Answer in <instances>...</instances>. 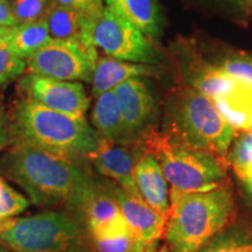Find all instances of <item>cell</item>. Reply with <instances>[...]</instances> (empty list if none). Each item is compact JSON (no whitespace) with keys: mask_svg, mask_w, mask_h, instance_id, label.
Returning <instances> with one entry per match:
<instances>
[{"mask_svg":"<svg viewBox=\"0 0 252 252\" xmlns=\"http://www.w3.org/2000/svg\"><path fill=\"white\" fill-rule=\"evenodd\" d=\"M0 171L20 186L35 206L82 216L96 185L81 161L26 145H13L0 160Z\"/></svg>","mask_w":252,"mask_h":252,"instance_id":"obj_1","label":"cell"},{"mask_svg":"<svg viewBox=\"0 0 252 252\" xmlns=\"http://www.w3.org/2000/svg\"><path fill=\"white\" fill-rule=\"evenodd\" d=\"M11 143L81 161L89 159L103 137L86 119L50 110L24 97L9 113Z\"/></svg>","mask_w":252,"mask_h":252,"instance_id":"obj_2","label":"cell"},{"mask_svg":"<svg viewBox=\"0 0 252 252\" xmlns=\"http://www.w3.org/2000/svg\"><path fill=\"white\" fill-rule=\"evenodd\" d=\"M234 208L226 186L201 193L171 188L165 236L171 252H196L225 228Z\"/></svg>","mask_w":252,"mask_h":252,"instance_id":"obj_3","label":"cell"},{"mask_svg":"<svg viewBox=\"0 0 252 252\" xmlns=\"http://www.w3.org/2000/svg\"><path fill=\"white\" fill-rule=\"evenodd\" d=\"M168 126L169 139L220 159L228 153L235 133L213 100L189 86L175 91Z\"/></svg>","mask_w":252,"mask_h":252,"instance_id":"obj_4","label":"cell"},{"mask_svg":"<svg viewBox=\"0 0 252 252\" xmlns=\"http://www.w3.org/2000/svg\"><path fill=\"white\" fill-rule=\"evenodd\" d=\"M89 235L84 217L65 209L0 223V243L13 252H63Z\"/></svg>","mask_w":252,"mask_h":252,"instance_id":"obj_5","label":"cell"},{"mask_svg":"<svg viewBox=\"0 0 252 252\" xmlns=\"http://www.w3.org/2000/svg\"><path fill=\"white\" fill-rule=\"evenodd\" d=\"M144 143L146 153L157 158L173 189L201 193L224 185L226 173L220 158L175 143L166 134L157 132L145 134Z\"/></svg>","mask_w":252,"mask_h":252,"instance_id":"obj_6","label":"cell"},{"mask_svg":"<svg viewBox=\"0 0 252 252\" xmlns=\"http://www.w3.org/2000/svg\"><path fill=\"white\" fill-rule=\"evenodd\" d=\"M86 18L88 42L108 56L143 64L156 65L161 61L162 55L156 43L113 9L104 6Z\"/></svg>","mask_w":252,"mask_h":252,"instance_id":"obj_7","label":"cell"},{"mask_svg":"<svg viewBox=\"0 0 252 252\" xmlns=\"http://www.w3.org/2000/svg\"><path fill=\"white\" fill-rule=\"evenodd\" d=\"M97 59L96 48H90L78 41L52 39L26 60V70L56 80L91 82Z\"/></svg>","mask_w":252,"mask_h":252,"instance_id":"obj_8","label":"cell"},{"mask_svg":"<svg viewBox=\"0 0 252 252\" xmlns=\"http://www.w3.org/2000/svg\"><path fill=\"white\" fill-rule=\"evenodd\" d=\"M20 89L27 98L70 117L86 119L90 98L78 82L28 74L20 82Z\"/></svg>","mask_w":252,"mask_h":252,"instance_id":"obj_9","label":"cell"},{"mask_svg":"<svg viewBox=\"0 0 252 252\" xmlns=\"http://www.w3.org/2000/svg\"><path fill=\"white\" fill-rule=\"evenodd\" d=\"M145 153L146 150L141 145L117 144L103 138L99 147L89 160L93 161L99 175L112 180L126 191L138 193L134 168Z\"/></svg>","mask_w":252,"mask_h":252,"instance_id":"obj_10","label":"cell"},{"mask_svg":"<svg viewBox=\"0 0 252 252\" xmlns=\"http://www.w3.org/2000/svg\"><path fill=\"white\" fill-rule=\"evenodd\" d=\"M112 184L96 180L94 189L83 210V217L93 239H105L128 231L124 216L112 195Z\"/></svg>","mask_w":252,"mask_h":252,"instance_id":"obj_11","label":"cell"},{"mask_svg":"<svg viewBox=\"0 0 252 252\" xmlns=\"http://www.w3.org/2000/svg\"><path fill=\"white\" fill-rule=\"evenodd\" d=\"M112 195L117 201L127 228L146 244L158 243L165 235L167 217L149 206L138 193H130L112 184Z\"/></svg>","mask_w":252,"mask_h":252,"instance_id":"obj_12","label":"cell"},{"mask_svg":"<svg viewBox=\"0 0 252 252\" xmlns=\"http://www.w3.org/2000/svg\"><path fill=\"white\" fill-rule=\"evenodd\" d=\"M113 90L126 131L134 141L149 126L153 115L156 102L152 94L141 78H130Z\"/></svg>","mask_w":252,"mask_h":252,"instance_id":"obj_13","label":"cell"},{"mask_svg":"<svg viewBox=\"0 0 252 252\" xmlns=\"http://www.w3.org/2000/svg\"><path fill=\"white\" fill-rule=\"evenodd\" d=\"M181 63L186 84L212 100L224 96L234 89L239 81L224 74L214 63L206 61L201 55L190 50L182 53Z\"/></svg>","mask_w":252,"mask_h":252,"instance_id":"obj_14","label":"cell"},{"mask_svg":"<svg viewBox=\"0 0 252 252\" xmlns=\"http://www.w3.org/2000/svg\"><path fill=\"white\" fill-rule=\"evenodd\" d=\"M159 72V68L154 64L122 61L111 56H98L90 82L93 84L91 93L94 98H97L99 94L115 89L130 78L158 76Z\"/></svg>","mask_w":252,"mask_h":252,"instance_id":"obj_15","label":"cell"},{"mask_svg":"<svg viewBox=\"0 0 252 252\" xmlns=\"http://www.w3.org/2000/svg\"><path fill=\"white\" fill-rule=\"evenodd\" d=\"M135 187L141 198L163 216L168 215V182L157 158L145 153L134 168Z\"/></svg>","mask_w":252,"mask_h":252,"instance_id":"obj_16","label":"cell"},{"mask_svg":"<svg viewBox=\"0 0 252 252\" xmlns=\"http://www.w3.org/2000/svg\"><path fill=\"white\" fill-rule=\"evenodd\" d=\"M106 7L127 19L153 43L161 35L162 18L157 0H104Z\"/></svg>","mask_w":252,"mask_h":252,"instance_id":"obj_17","label":"cell"},{"mask_svg":"<svg viewBox=\"0 0 252 252\" xmlns=\"http://www.w3.org/2000/svg\"><path fill=\"white\" fill-rule=\"evenodd\" d=\"M52 39L78 41L84 46H90L87 39V18L76 9L50 0L43 15ZM97 49V48H96Z\"/></svg>","mask_w":252,"mask_h":252,"instance_id":"obj_18","label":"cell"},{"mask_svg":"<svg viewBox=\"0 0 252 252\" xmlns=\"http://www.w3.org/2000/svg\"><path fill=\"white\" fill-rule=\"evenodd\" d=\"M91 121L94 130L104 139L117 144L133 143V139L126 131L113 89L105 91L97 97L91 113Z\"/></svg>","mask_w":252,"mask_h":252,"instance_id":"obj_19","label":"cell"},{"mask_svg":"<svg viewBox=\"0 0 252 252\" xmlns=\"http://www.w3.org/2000/svg\"><path fill=\"white\" fill-rule=\"evenodd\" d=\"M235 131L249 132L252 118V84L239 80L231 91L213 100Z\"/></svg>","mask_w":252,"mask_h":252,"instance_id":"obj_20","label":"cell"},{"mask_svg":"<svg viewBox=\"0 0 252 252\" xmlns=\"http://www.w3.org/2000/svg\"><path fill=\"white\" fill-rule=\"evenodd\" d=\"M50 40L52 37L49 35L48 27L42 18L34 23L19 25L8 43L12 52L18 58L26 61L32 55L43 48Z\"/></svg>","mask_w":252,"mask_h":252,"instance_id":"obj_21","label":"cell"},{"mask_svg":"<svg viewBox=\"0 0 252 252\" xmlns=\"http://www.w3.org/2000/svg\"><path fill=\"white\" fill-rule=\"evenodd\" d=\"M230 162L242 184L252 193V134L242 132L230 151Z\"/></svg>","mask_w":252,"mask_h":252,"instance_id":"obj_22","label":"cell"},{"mask_svg":"<svg viewBox=\"0 0 252 252\" xmlns=\"http://www.w3.org/2000/svg\"><path fill=\"white\" fill-rule=\"evenodd\" d=\"M196 252H252V235L239 228L223 229Z\"/></svg>","mask_w":252,"mask_h":252,"instance_id":"obj_23","label":"cell"},{"mask_svg":"<svg viewBox=\"0 0 252 252\" xmlns=\"http://www.w3.org/2000/svg\"><path fill=\"white\" fill-rule=\"evenodd\" d=\"M98 252H156L158 243L146 244L128 231L112 238L93 239Z\"/></svg>","mask_w":252,"mask_h":252,"instance_id":"obj_24","label":"cell"},{"mask_svg":"<svg viewBox=\"0 0 252 252\" xmlns=\"http://www.w3.org/2000/svg\"><path fill=\"white\" fill-rule=\"evenodd\" d=\"M214 64L229 76L252 84V55L231 50L220 56Z\"/></svg>","mask_w":252,"mask_h":252,"instance_id":"obj_25","label":"cell"},{"mask_svg":"<svg viewBox=\"0 0 252 252\" xmlns=\"http://www.w3.org/2000/svg\"><path fill=\"white\" fill-rule=\"evenodd\" d=\"M28 201L0 178V223L26 210Z\"/></svg>","mask_w":252,"mask_h":252,"instance_id":"obj_26","label":"cell"},{"mask_svg":"<svg viewBox=\"0 0 252 252\" xmlns=\"http://www.w3.org/2000/svg\"><path fill=\"white\" fill-rule=\"evenodd\" d=\"M8 41L0 46V87L14 81L26 71V61L12 52Z\"/></svg>","mask_w":252,"mask_h":252,"instance_id":"obj_27","label":"cell"},{"mask_svg":"<svg viewBox=\"0 0 252 252\" xmlns=\"http://www.w3.org/2000/svg\"><path fill=\"white\" fill-rule=\"evenodd\" d=\"M50 0H13V13L19 25L34 23L43 18Z\"/></svg>","mask_w":252,"mask_h":252,"instance_id":"obj_28","label":"cell"},{"mask_svg":"<svg viewBox=\"0 0 252 252\" xmlns=\"http://www.w3.org/2000/svg\"><path fill=\"white\" fill-rule=\"evenodd\" d=\"M59 4L74 8L84 15L97 13L104 7L103 0H55Z\"/></svg>","mask_w":252,"mask_h":252,"instance_id":"obj_29","label":"cell"},{"mask_svg":"<svg viewBox=\"0 0 252 252\" xmlns=\"http://www.w3.org/2000/svg\"><path fill=\"white\" fill-rule=\"evenodd\" d=\"M11 143V127L9 115L6 111L2 97L0 96V152Z\"/></svg>","mask_w":252,"mask_h":252,"instance_id":"obj_30","label":"cell"},{"mask_svg":"<svg viewBox=\"0 0 252 252\" xmlns=\"http://www.w3.org/2000/svg\"><path fill=\"white\" fill-rule=\"evenodd\" d=\"M0 26H18L13 13V6H12V1H9V0H0Z\"/></svg>","mask_w":252,"mask_h":252,"instance_id":"obj_31","label":"cell"},{"mask_svg":"<svg viewBox=\"0 0 252 252\" xmlns=\"http://www.w3.org/2000/svg\"><path fill=\"white\" fill-rule=\"evenodd\" d=\"M63 252H98L97 251L96 247H94L93 237L91 235L87 236L86 238H83L82 241L78 242V243L74 244L72 247L67 249Z\"/></svg>","mask_w":252,"mask_h":252,"instance_id":"obj_32","label":"cell"},{"mask_svg":"<svg viewBox=\"0 0 252 252\" xmlns=\"http://www.w3.org/2000/svg\"><path fill=\"white\" fill-rule=\"evenodd\" d=\"M17 27L0 26V46L4 45L5 42H7V41L11 39L12 35H13L15 28H17Z\"/></svg>","mask_w":252,"mask_h":252,"instance_id":"obj_33","label":"cell"},{"mask_svg":"<svg viewBox=\"0 0 252 252\" xmlns=\"http://www.w3.org/2000/svg\"><path fill=\"white\" fill-rule=\"evenodd\" d=\"M0 252H13L12 250H9L7 247H5L4 244L0 243Z\"/></svg>","mask_w":252,"mask_h":252,"instance_id":"obj_34","label":"cell"},{"mask_svg":"<svg viewBox=\"0 0 252 252\" xmlns=\"http://www.w3.org/2000/svg\"><path fill=\"white\" fill-rule=\"evenodd\" d=\"M156 252H171V251H169V249H168V247H167V245H163V247L158 249Z\"/></svg>","mask_w":252,"mask_h":252,"instance_id":"obj_35","label":"cell"},{"mask_svg":"<svg viewBox=\"0 0 252 252\" xmlns=\"http://www.w3.org/2000/svg\"><path fill=\"white\" fill-rule=\"evenodd\" d=\"M242 1L244 2V4H245V6H247V7H249V8H251V9H252V0H242Z\"/></svg>","mask_w":252,"mask_h":252,"instance_id":"obj_36","label":"cell"},{"mask_svg":"<svg viewBox=\"0 0 252 252\" xmlns=\"http://www.w3.org/2000/svg\"><path fill=\"white\" fill-rule=\"evenodd\" d=\"M249 133L252 134V118H251V125H250V130H249Z\"/></svg>","mask_w":252,"mask_h":252,"instance_id":"obj_37","label":"cell"}]
</instances>
